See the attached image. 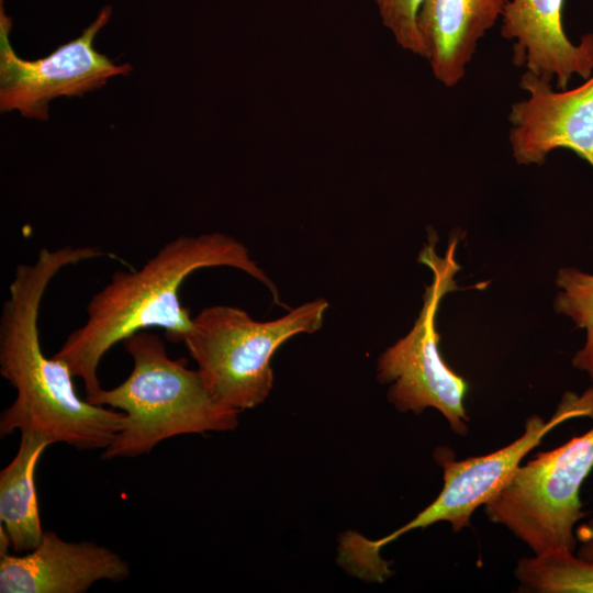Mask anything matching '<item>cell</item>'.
Masks as SVG:
<instances>
[{"instance_id": "cell-1", "label": "cell", "mask_w": 593, "mask_h": 593, "mask_svg": "<svg viewBox=\"0 0 593 593\" xmlns=\"http://www.w3.org/2000/svg\"><path fill=\"white\" fill-rule=\"evenodd\" d=\"M104 256L116 258L94 246L43 247L33 264L15 268L0 316V373L16 392L0 416L2 437L19 430L51 445L103 450L124 427L123 412L79 396L69 367L47 357L40 338L41 304L52 280L68 266Z\"/></svg>"}, {"instance_id": "cell-2", "label": "cell", "mask_w": 593, "mask_h": 593, "mask_svg": "<svg viewBox=\"0 0 593 593\" xmlns=\"http://www.w3.org/2000/svg\"><path fill=\"white\" fill-rule=\"evenodd\" d=\"M209 267L244 271L265 284L280 304L278 289L243 243L223 233L180 235L141 268L113 273L88 302L86 322L54 354L83 382L86 399L102 389L98 368L115 344L150 328L163 329L171 343H183L193 328V316L181 302L180 289L191 273Z\"/></svg>"}, {"instance_id": "cell-3", "label": "cell", "mask_w": 593, "mask_h": 593, "mask_svg": "<svg viewBox=\"0 0 593 593\" xmlns=\"http://www.w3.org/2000/svg\"><path fill=\"white\" fill-rule=\"evenodd\" d=\"M123 344L133 361L131 373L87 399L125 414L124 427L103 449L102 459L139 457L179 435L237 427L238 412L220 404L186 359L171 358L158 334L142 331Z\"/></svg>"}, {"instance_id": "cell-4", "label": "cell", "mask_w": 593, "mask_h": 593, "mask_svg": "<svg viewBox=\"0 0 593 593\" xmlns=\"http://www.w3.org/2000/svg\"><path fill=\"white\" fill-rule=\"evenodd\" d=\"M327 307L328 302L318 298L260 322L239 307L211 305L193 316V328L182 344L214 399L239 413L268 398L275 351L294 335L318 331Z\"/></svg>"}, {"instance_id": "cell-5", "label": "cell", "mask_w": 593, "mask_h": 593, "mask_svg": "<svg viewBox=\"0 0 593 593\" xmlns=\"http://www.w3.org/2000/svg\"><path fill=\"white\" fill-rule=\"evenodd\" d=\"M575 417L593 418V387L580 395L567 392L548 421L530 415L522 436L492 454L458 461L448 448H437L434 457L444 470L439 495L413 519L383 538L372 540L348 532L343 539L346 563L358 574L379 577L390 568L380 550L405 533L437 522L450 523L455 533L468 527L472 513L506 484L523 458L556 426Z\"/></svg>"}, {"instance_id": "cell-6", "label": "cell", "mask_w": 593, "mask_h": 593, "mask_svg": "<svg viewBox=\"0 0 593 593\" xmlns=\"http://www.w3.org/2000/svg\"><path fill=\"white\" fill-rule=\"evenodd\" d=\"M592 469L593 427L519 466L484 504L485 514L535 555L575 552V526L588 515L580 492Z\"/></svg>"}, {"instance_id": "cell-7", "label": "cell", "mask_w": 593, "mask_h": 593, "mask_svg": "<svg viewBox=\"0 0 593 593\" xmlns=\"http://www.w3.org/2000/svg\"><path fill=\"white\" fill-rule=\"evenodd\" d=\"M433 233L419 254V261L433 272L426 287L423 306L412 329L385 349L378 359L377 378L389 383L388 399L402 413L421 414L437 410L457 435L468 433L469 415L465 407L466 380L443 360L436 315L443 298L458 289L455 276L460 270L455 254L459 235H454L444 257L436 254Z\"/></svg>"}, {"instance_id": "cell-8", "label": "cell", "mask_w": 593, "mask_h": 593, "mask_svg": "<svg viewBox=\"0 0 593 593\" xmlns=\"http://www.w3.org/2000/svg\"><path fill=\"white\" fill-rule=\"evenodd\" d=\"M110 5L103 7L82 33L52 54L25 60L12 48V19L0 4V110L19 111L27 119L48 120L49 103L57 97H81L103 87L109 79L128 76L130 64L116 65L96 51L99 31L109 22Z\"/></svg>"}, {"instance_id": "cell-9", "label": "cell", "mask_w": 593, "mask_h": 593, "mask_svg": "<svg viewBox=\"0 0 593 593\" xmlns=\"http://www.w3.org/2000/svg\"><path fill=\"white\" fill-rule=\"evenodd\" d=\"M519 87L528 97L514 102L507 120L508 141L518 165H542L559 148L569 149L593 168V75L570 90L523 74Z\"/></svg>"}, {"instance_id": "cell-10", "label": "cell", "mask_w": 593, "mask_h": 593, "mask_svg": "<svg viewBox=\"0 0 593 593\" xmlns=\"http://www.w3.org/2000/svg\"><path fill=\"white\" fill-rule=\"evenodd\" d=\"M128 562L93 541H67L52 530L22 555L0 553L1 593H86L100 581L130 578Z\"/></svg>"}, {"instance_id": "cell-11", "label": "cell", "mask_w": 593, "mask_h": 593, "mask_svg": "<svg viewBox=\"0 0 593 593\" xmlns=\"http://www.w3.org/2000/svg\"><path fill=\"white\" fill-rule=\"evenodd\" d=\"M564 0H507L501 35L513 41V63L564 90L573 76L593 75V33L572 43L563 27Z\"/></svg>"}, {"instance_id": "cell-12", "label": "cell", "mask_w": 593, "mask_h": 593, "mask_svg": "<svg viewBox=\"0 0 593 593\" xmlns=\"http://www.w3.org/2000/svg\"><path fill=\"white\" fill-rule=\"evenodd\" d=\"M507 0H425L417 16L434 77L447 88L466 76L478 44Z\"/></svg>"}, {"instance_id": "cell-13", "label": "cell", "mask_w": 593, "mask_h": 593, "mask_svg": "<svg viewBox=\"0 0 593 593\" xmlns=\"http://www.w3.org/2000/svg\"><path fill=\"white\" fill-rule=\"evenodd\" d=\"M49 445L38 435L21 433L15 456L0 471V526L15 553L34 549L44 536L34 478Z\"/></svg>"}, {"instance_id": "cell-14", "label": "cell", "mask_w": 593, "mask_h": 593, "mask_svg": "<svg viewBox=\"0 0 593 593\" xmlns=\"http://www.w3.org/2000/svg\"><path fill=\"white\" fill-rule=\"evenodd\" d=\"M518 591L526 593H593V561L574 552L552 551L517 561Z\"/></svg>"}, {"instance_id": "cell-15", "label": "cell", "mask_w": 593, "mask_h": 593, "mask_svg": "<svg viewBox=\"0 0 593 593\" xmlns=\"http://www.w3.org/2000/svg\"><path fill=\"white\" fill-rule=\"evenodd\" d=\"M556 283L560 292L555 310L570 317L586 334L584 346L575 353L572 365L593 379V273L573 267L561 268Z\"/></svg>"}, {"instance_id": "cell-16", "label": "cell", "mask_w": 593, "mask_h": 593, "mask_svg": "<svg viewBox=\"0 0 593 593\" xmlns=\"http://www.w3.org/2000/svg\"><path fill=\"white\" fill-rule=\"evenodd\" d=\"M425 0H373L382 24L403 49L426 58L417 16Z\"/></svg>"}, {"instance_id": "cell-17", "label": "cell", "mask_w": 593, "mask_h": 593, "mask_svg": "<svg viewBox=\"0 0 593 593\" xmlns=\"http://www.w3.org/2000/svg\"><path fill=\"white\" fill-rule=\"evenodd\" d=\"M577 556L593 561V512L588 522L575 527Z\"/></svg>"}]
</instances>
